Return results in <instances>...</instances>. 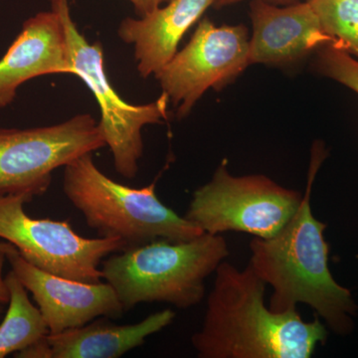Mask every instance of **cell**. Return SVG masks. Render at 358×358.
I'll list each match as a JSON object with an SVG mask.
<instances>
[{
    "instance_id": "8",
    "label": "cell",
    "mask_w": 358,
    "mask_h": 358,
    "mask_svg": "<svg viewBox=\"0 0 358 358\" xmlns=\"http://www.w3.org/2000/svg\"><path fill=\"white\" fill-rule=\"evenodd\" d=\"M31 201L24 195L0 197V238L40 270L75 281L102 282L99 267L103 259L126 244L117 238L81 236L70 220L30 217L24 205Z\"/></svg>"
},
{
    "instance_id": "13",
    "label": "cell",
    "mask_w": 358,
    "mask_h": 358,
    "mask_svg": "<svg viewBox=\"0 0 358 358\" xmlns=\"http://www.w3.org/2000/svg\"><path fill=\"white\" fill-rule=\"evenodd\" d=\"M214 1L169 0L166 6L147 15L122 21L119 37L124 43L133 45L141 77L157 74L173 57L185 33Z\"/></svg>"
},
{
    "instance_id": "16",
    "label": "cell",
    "mask_w": 358,
    "mask_h": 358,
    "mask_svg": "<svg viewBox=\"0 0 358 358\" xmlns=\"http://www.w3.org/2000/svg\"><path fill=\"white\" fill-rule=\"evenodd\" d=\"M334 46L358 60V0H308Z\"/></svg>"
},
{
    "instance_id": "10",
    "label": "cell",
    "mask_w": 358,
    "mask_h": 358,
    "mask_svg": "<svg viewBox=\"0 0 358 358\" xmlns=\"http://www.w3.org/2000/svg\"><path fill=\"white\" fill-rule=\"evenodd\" d=\"M6 259L32 294L50 334L82 327L101 317L120 319L124 313L107 282H84L50 274L28 263L16 248L7 252Z\"/></svg>"
},
{
    "instance_id": "21",
    "label": "cell",
    "mask_w": 358,
    "mask_h": 358,
    "mask_svg": "<svg viewBox=\"0 0 358 358\" xmlns=\"http://www.w3.org/2000/svg\"><path fill=\"white\" fill-rule=\"evenodd\" d=\"M14 248H15V247H14L13 244L8 243V242H0V250L6 251V253Z\"/></svg>"
},
{
    "instance_id": "12",
    "label": "cell",
    "mask_w": 358,
    "mask_h": 358,
    "mask_svg": "<svg viewBox=\"0 0 358 358\" xmlns=\"http://www.w3.org/2000/svg\"><path fill=\"white\" fill-rule=\"evenodd\" d=\"M74 76L64 23L55 9L28 18L0 60V108L10 105L21 85L44 75Z\"/></svg>"
},
{
    "instance_id": "9",
    "label": "cell",
    "mask_w": 358,
    "mask_h": 358,
    "mask_svg": "<svg viewBox=\"0 0 358 358\" xmlns=\"http://www.w3.org/2000/svg\"><path fill=\"white\" fill-rule=\"evenodd\" d=\"M248 29L244 25L216 26L200 21L182 50L155 74L179 117L189 114L208 89L227 86L249 65Z\"/></svg>"
},
{
    "instance_id": "11",
    "label": "cell",
    "mask_w": 358,
    "mask_h": 358,
    "mask_svg": "<svg viewBox=\"0 0 358 358\" xmlns=\"http://www.w3.org/2000/svg\"><path fill=\"white\" fill-rule=\"evenodd\" d=\"M250 16L253 34L249 41V65L293 64L331 43L308 1L279 7L253 0Z\"/></svg>"
},
{
    "instance_id": "1",
    "label": "cell",
    "mask_w": 358,
    "mask_h": 358,
    "mask_svg": "<svg viewBox=\"0 0 358 358\" xmlns=\"http://www.w3.org/2000/svg\"><path fill=\"white\" fill-rule=\"evenodd\" d=\"M266 282L248 265L224 260L215 271L201 329L192 336L200 358H310L326 343L327 329L296 310L273 312Z\"/></svg>"
},
{
    "instance_id": "7",
    "label": "cell",
    "mask_w": 358,
    "mask_h": 358,
    "mask_svg": "<svg viewBox=\"0 0 358 358\" xmlns=\"http://www.w3.org/2000/svg\"><path fill=\"white\" fill-rule=\"evenodd\" d=\"M105 147L100 124L89 114L42 128L0 129V197L43 195L53 171Z\"/></svg>"
},
{
    "instance_id": "18",
    "label": "cell",
    "mask_w": 358,
    "mask_h": 358,
    "mask_svg": "<svg viewBox=\"0 0 358 358\" xmlns=\"http://www.w3.org/2000/svg\"><path fill=\"white\" fill-rule=\"evenodd\" d=\"M51 4L55 3L59 0H49ZM133 4L134 10L138 17L147 15V14L152 13L155 9L159 8L167 3L169 0H129Z\"/></svg>"
},
{
    "instance_id": "14",
    "label": "cell",
    "mask_w": 358,
    "mask_h": 358,
    "mask_svg": "<svg viewBox=\"0 0 358 358\" xmlns=\"http://www.w3.org/2000/svg\"><path fill=\"white\" fill-rule=\"evenodd\" d=\"M176 319L171 308L148 315L133 324H117L101 317L84 326L47 336L51 358H119L145 345V339L159 333Z\"/></svg>"
},
{
    "instance_id": "19",
    "label": "cell",
    "mask_w": 358,
    "mask_h": 358,
    "mask_svg": "<svg viewBox=\"0 0 358 358\" xmlns=\"http://www.w3.org/2000/svg\"><path fill=\"white\" fill-rule=\"evenodd\" d=\"M6 252L0 250V303H8L9 291L3 278V267L6 264Z\"/></svg>"
},
{
    "instance_id": "2",
    "label": "cell",
    "mask_w": 358,
    "mask_h": 358,
    "mask_svg": "<svg viewBox=\"0 0 358 358\" xmlns=\"http://www.w3.org/2000/svg\"><path fill=\"white\" fill-rule=\"evenodd\" d=\"M327 152L320 145L313 148L308 185L293 217L270 238L254 237L250 243L249 265L273 288L268 308L275 313L310 306L331 331L348 334L357 306L350 289L341 286L329 267L327 225L313 216L310 196L313 181Z\"/></svg>"
},
{
    "instance_id": "17",
    "label": "cell",
    "mask_w": 358,
    "mask_h": 358,
    "mask_svg": "<svg viewBox=\"0 0 358 358\" xmlns=\"http://www.w3.org/2000/svg\"><path fill=\"white\" fill-rule=\"evenodd\" d=\"M315 68L322 76L333 79L358 94V60L333 44L317 50Z\"/></svg>"
},
{
    "instance_id": "22",
    "label": "cell",
    "mask_w": 358,
    "mask_h": 358,
    "mask_svg": "<svg viewBox=\"0 0 358 358\" xmlns=\"http://www.w3.org/2000/svg\"><path fill=\"white\" fill-rule=\"evenodd\" d=\"M6 303H0V320H1L2 315H3L4 310H6Z\"/></svg>"
},
{
    "instance_id": "6",
    "label": "cell",
    "mask_w": 358,
    "mask_h": 358,
    "mask_svg": "<svg viewBox=\"0 0 358 358\" xmlns=\"http://www.w3.org/2000/svg\"><path fill=\"white\" fill-rule=\"evenodd\" d=\"M51 8L60 13L64 23L74 76L83 80L100 107L99 124L114 157L115 171L124 178H136L138 160L143 155L141 131L148 124H160L167 120L171 100L162 92L157 100L147 105L124 102L106 74L102 45L90 43L80 33L71 16L68 0H59L51 4Z\"/></svg>"
},
{
    "instance_id": "3",
    "label": "cell",
    "mask_w": 358,
    "mask_h": 358,
    "mask_svg": "<svg viewBox=\"0 0 358 358\" xmlns=\"http://www.w3.org/2000/svg\"><path fill=\"white\" fill-rule=\"evenodd\" d=\"M228 255L223 236L203 233L187 241L157 240L110 254L101 270L124 312L155 301L186 310L201 303L205 280Z\"/></svg>"
},
{
    "instance_id": "15",
    "label": "cell",
    "mask_w": 358,
    "mask_h": 358,
    "mask_svg": "<svg viewBox=\"0 0 358 358\" xmlns=\"http://www.w3.org/2000/svg\"><path fill=\"white\" fill-rule=\"evenodd\" d=\"M9 291L8 308L0 322V358L17 353L46 338L48 326L13 270L4 278Z\"/></svg>"
},
{
    "instance_id": "20",
    "label": "cell",
    "mask_w": 358,
    "mask_h": 358,
    "mask_svg": "<svg viewBox=\"0 0 358 358\" xmlns=\"http://www.w3.org/2000/svg\"><path fill=\"white\" fill-rule=\"evenodd\" d=\"M244 1V0H215L213 6L216 8H222V7L232 6V4L238 3V2ZM263 1L268 2V3L275 4V6H289V4L300 2L299 0H263Z\"/></svg>"
},
{
    "instance_id": "5",
    "label": "cell",
    "mask_w": 358,
    "mask_h": 358,
    "mask_svg": "<svg viewBox=\"0 0 358 358\" xmlns=\"http://www.w3.org/2000/svg\"><path fill=\"white\" fill-rule=\"evenodd\" d=\"M301 199V193L267 176H232L222 164L210 181L193 193L185 217L207 234L237 231L270 238L293 217Z\"/></svg>"
},
{
    "instance_id": "4",
    "label": "cell",
    "mask_w": 358,
    "mask_h": 358,
    "mask_svg": "<svg viewBox=\"0 0 358 358\" xmlns=\"http://www.w3.org/2000/svg\"><path fill=\"white\" fill-rule=\"evenodd\" d=\"M92 155L64 167L63 192L101 237L117 238L131 248L157 240L187 241L203 234L160 201L155 183L134 188L115 182L98 169Z\"/></svg>"
}]
</instances>
